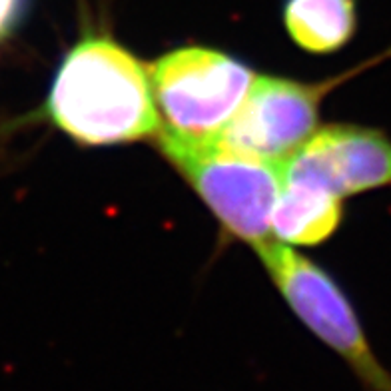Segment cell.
<instances>
[{
	"label": "cell",
	"instance_id": "obj_5",
	"mask_svg": "<svg viewBox=\"0 0 391 391\" xmlns=\"http://www.w3.org/2000/svg\"><path fill=\"white\" fill-rule=\"evenodd\" d=\"M343 78L309 84L256 76L240 108L214 140L230 152L280 166L318 130L321 100Z\"/></svg>",
	"mask_w": 391,
	"mask_h": 391
},
{
	"label": "cell",
	"instance_id": "obj_9",
	"mask_svg": "<svg viewBox=\"0 0 391 391\" xmlns=\"http://www.w3.org/2000/svg\"><path fill=\"white\" fill-rule=\"evenodd\" d=\"M20 0H0V38L8 32L18 16Z\"/></svg>",
	"mask_w": 391,
	"mask_h": 391
},
{
	"label": "cell",
	"instance_id": "obj_8",
	"mask_svg": "<svg viewBox=\"0 0 391 391\" xmlns=\"http://www.w3.org/2000/svg\"><path fill=\"white\" fill-rule=\"evenodd\" d=\"M283 25L300 49L330 54L355 34V0H286Z\"/></svg>",
	"mask_w": 391,
	"mask_h": 391
},
{
	"label": "cell",
	"instance_id": "obj_2",
	"mask_svg": "<svg viewBox=\"0 0 391 391\" xmlns=\"http://www.w3.org/2000/svg\"><path fill=\"white\" fill-rule=\"evenodd\" d=\"M156 140L226 232L252 248L268 240L281 188L278 164L230 152L214 138L188 140L160 130Z\"/></svg>",
	"mask_w": 391,
	"mask_h": 391
},
{
	"label": "cell",
	"instance_id": "obj_3",
	"mask_svg": "<svg viewBox=\"0 0 391 391\" xmlns=\"http://www.w3.org/2000/svg\"><path fill=\"white\" fill-rule=\"evenodd\" d=\"M254 250L286 304L307 330L342 357L367 391H391V373L373 354L340 283L316 262L281 242L266 240Z\"/></svg>",
	"mask_w": 391,
	"mask_h": 391
},
{
	"label": "cell",
	"instance_id": "obj_4",
	"mask_svg": "<svg viewBox=\"0 0 391 391\" xmlns=\"http://www.w3.org/2000/svg\"><path fill=\"white\" fill-rule=\"evenodd\" d=\"M160 130L188 140L216 138L240 108L256 74L230 54L182 46L148 68Z\"/></svg>",
	"mask_w": 391,
	"mask_h": 391
},
{
	"label": "cell",
	"instance_id": "obj_7",
	"mask_svg": "<svg viewBox=\"0 0 391 391\" xmlns=\"http://www.w3.org/2000/svg\"><path fill=\"white\" fill-rule=\"evenodd\" d=\"M343 200L328 190L300 180H281L280 196L271 214L278 242L318 245L342 226Z\"/></svg>",
	"mask_w": 391,
	"mask_h": 391
},
{
	"label": "cell",
	"instance_id": "obj_6",
	"mask_svg": "<svg viewBox=\"0 0 391 391\" xmlns=\"http://www.w3.org/2000/svg\"><path fill=\"white\" fill-rule=\"evenodd\" d=\"M281 180H300L338 198L391 186V140L359 124L318 128L280 164Z\"/></svg>",
	"mask_w": 391,
	"mask_h": 391
},
{
	"label": "cell",
	"instance_id": "obj_1",
	"mask_svg": "<svg viewBox=\"0 0 391 391\" xmlns=\"http://www.w3.org/2000/svg\"><path fill=\"white\" fill-rule=\"evenodd\" d=\"M46 112L54 126L86 146L156 138L162 126L146 66L104 37L84 38L66 52Z\"/></svg>",
	"mask_w": 391,
	"mask_h": 391
}]
</instances>
